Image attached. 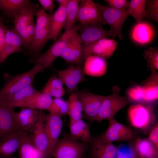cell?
Here are the masks:
<instances>
[{"instance_id": "cell-34", "label": "cell", "mask_w": 158, "mask_h": 158, "mask_svg": "<svg viewBox=\"0 0 158 158\" xmlns=\"http://www.w3.org/2000/svg\"><path fill=\"white\" fill-rule=\"evenodd\" d=\"M30 4V1L28 0H0V8L14 17Z\"/></svg>"}, {"instance_id": "cell-43", "label": "cell", "mask_w": 158, "mask_h": 158, "mask_svg": "<svg viewBox=\"0 0 158 158\" xmlns=\"http://www.w3.org/2000/svg\"><path fill=\"white\" fill-rule=\"evenodd\" d=\"M18 52L13 46L5 44L1 55L0 57V63L3 62L9 56L14 53Z\"/></svg>"}, {"instance_id": "cell-3", "label": "cell", "mask_w": 158, "mask_h": 158, "mask_svg": "<svg viewBox=\"0 0 158 158\" xmlns=\"http://www.w3.org/2000/svg\"><path fill=\"white\" fill-rule=\"evenodd\" d=\"M128 119L133 127L141 129L147 133L155 123L156 116L151 105L141 104L132 105L128 110Z\"/></svg>"}, {"instance_id": "cell-28", "label": "cell", "mask_w": 158, "mask_h": 158, "mask_svg": "<svg viewBox=\"0 0 158 158\" xmlns=\"http://www.w3.org/2000/svg\"><path fill=\"white\" fill-rule=\"evenodd\" d=\"M151 74L142 85L145 102L157 100L158 98V73L157 70L151 71Z\"/></svg>"}, {"instance_id": "cell-42", "label": "cell", "mask_w": 158, "mask_h": 158, "mask_svg": "<svg viewBox=\"0 0 158 158\" xmlns=\"http://www.w3.org/2000/svg\"><path fill=\"white\" fill-rule=\"evenodd\" d=\"M148 139L158 149V122L151 128Z\"/></svg>"}, {"instance_id": "cell-22", "label": "cell", "mask_w": 158, "mask_h": 158, "mask_svg": "<svg viewBox=\"0 0 158 158\" xmlns=\"http://www.w3.org/2000/svg\"><path fill=\"white\" fill-rule=\"evenodd\" d=\"M68 0H58L59 4L57 9L51 15L49 40H55L64 27L66 20V6Z\"/></svg>"}, {"instance_id": "cell-29", "label": "cell", "mask_w": 158, "mask_h": 158, "mask_svg": "<svg viewBox=\"0 0 158 158\" xmlns=\"http://www.w3.org/2000/svg\"><path fill=\"white\" fill-rule=\"evenodd\" d=\"M20 158H44L34 145L29 132H26L18 149Z\"/></svg>"}, {"instance_id": "cell-24", "label": "cell", "mask_w": 158, "mask_h": 158, "mask_svg": "<svg viewBox=\"0 0 158 158\" xmlns=\"http://www.w3.org/2000/svg\"><path fill=\"white\" fill-rule=\"evenodd\" d=\"M41 111L28 108H23L19 111L15 112V119L19 129L24 131H30L36 123Z\"/></svg>"}, {"instance_id": "cell-17", "label": "cell", "mask_w": 158, "mask_h": 158, "mask_svg": "<svg viewBox=\"0 0 158 158\" xmlns=\"http://www.w3.org/2000/svg\"><path fill=\"white\" fill-rule=\"evenodd\" d=\"M78 21L81 25L98 23L103 25L97 3L92 0H80Z\"/></svg>"}, {"instance_id": "cell-44", "label": "cell", "mask_w": 158, "mask_h": 158, "mask_svg": "<svg viewBox=\"0 0 158 158\" xmlns=\"http://www.w3.org/2000/svg\"><path fill=\"white\" fill-rule=\"evenodd\" d=\"M6 28L2 19H0V57L2 55L5 45V32Z\"/></svg>"}, {"instance_id": "cell-7", "label": "cell", "mask_w": 158, "mask_h": 158, "mask_svg": "<svg viewBox=\"0 0 158 158\" xmlns=\"http://www.w3.org/2000/svg\"><path fill=\"white\" fill-rule=\"evenodd\" d=\"M103 25H108L110 30L120 40L123 39L122 30L129 14L127 10L123 11L111 8L108 6L97 3Z\"/></svg>"}, {"instance_id": "cell-14", "label": "cell", "mask_w": 158, "mask_h": 158, "mask_svg": "<svg viewBox=\"0 0 158 158\" xmlns=\"http://www.w3.org/2000/svg\"><path fill=\"white\" fill-rule=\"evenodd\" d=\"M117 45L118 42L115 40L107 38L101 39L89 46L83 47V64L85 57L90 55L104 58L110 57L113 54Z\"/></svg>"}, {"instance_id": "cell-26", "label": "cell", "mask_w": 158, "mask_h": 158, "mask_svg": "<svg viewBox=\"0 0 158 158\" xmlns=\"http://www.w3.org/2000/svg\"><path fill=\"white\" fill-rule=\"evenodd\" d=\"M154 29L149 23L141 22L133 28L131 33L133 40L140 44H145L152 41L154 36Z\"/></svg>"}, {"instance_id": "cell-49", "label": "cell", "mask_w": 158, "mask_h": 158, "mask_svg": "<svg viewBox=\"0 0 158 158\" xmlns=\"http://www.w3.org/2000/svg\"><path fill=\"white\" fill-rule=\"evenodd\" d=\"M81 158H88L87 157H86L85 155L82 157Z\"/></svg>"}, {"instance_id": "cell-50", "label": "cell", "mask_w": 158, "mask_h": 158, "mask_svg": "<svg viewBox=\"0 0 158 158\" xmlns=\"http://www.w3.org/2000/svg\"></svg>"}, {"instance_id": "cell-1", "label": "cell", "mask_w": 158, "mask_h": 158, "mask_svg": "<svg viewBox=\"0 0 158 158\" xmlns=\"http://www.w3.org/2000/svg\"><path fill=\"white\" fill-rule=\"evenodd\" d=\"M89 145L75 140L65 134L59 139L52 151L54 158H81L88 150Z\"/></svg>"}, {"instance_id": "cell-27", "label": "cell", "mask_w": 158, "mask_h": 158, "mask_svg": "<svg viewBox=\"0 0 158 158\" xmlns=\"http://www.w3.org/2000/svg\"><path fill=\"white\" fill-rule=\"evenodd\" d=\"M132 150L138 158H158V149L148 139L138 138Z\"/></svg>"}, {"instance_id": "cell-10", "label": "cell", "mask_w": 158, "mask_h": 158, "mask_svg": "<svg viewBox=\"0 0 158 158\" xmlns=\"http://www.w3.org/2000/svg\"><path fill=\"white\" fill-rule=\"evenodd\" d=\"M53 70L57 73L63 84L66 85L67 91L70 94L77 90V86L79 83L87 81L81 66L71 64L63 70Z\"/></svg>"}, {"instance_id": "cell-5", "label": "cell", "mask_w": 158, "mask_h": 158, "mask_svg": "<svg viewBox=\"0 0 158 158\" xmlns=\"http://www.w3.org/2000/svg\"><path fill=\"white\" fill-rule=\"evenodd\" d=\"M121 88L115 86L112 90V93L105 96L100 108L96 121L100 122L102 120L109 121L114 118L116 114L128 103L127 99L119 95Z\"/></svg>"}, {"instance_id": "cell-36", "label": "cell", "mask_w": 158, "mask_h": 158, "mask_svg": "<svg viewBox=\"0 0 158 158\" xmlns=\"http://www.w3.org/2000/svg\"><path fill=\"white\" fill-rule=\"evenodd\" d=\"M61 117L68 114V105L67 101H65L61 98H54L47 110Z\"/></svg>"}, {"instance_id": "cell-18", "label": "cell", "mask_w": 158, "mask_h": 158, "mask_svg": "<svg viewBox=\"0 0 158 158\" xmlns=\"http://www.w3.org/2000/svg\"><path fill=\"white\" fill-rule=\"evenodd\" d=\"M42 116L49 140V153L51 157L52 151L61 133L63 122L60 117L53 113L48 114L42 113Z\"/></svg>"}, {"instance_id": "cell-39", "label": "cell", "mask_w": 158, "mask_h": 158, "mask_svg": "<svg viewBox=\"0 0 158 158\" xmlns=\"http://www.w3.org/2000/svg\"><path fill=\"white\" fill-rule=\"evenodd\" d=\"M145 17L158 22V0H146Z\"/></svg>"}, {"instance_id": "cell-12", "label": "cell", "mask_w": 158, "mask_h": 158, "mask_svg": "<svg viewBox=\"0 0 158 158\" xmlns=\"http://www.w3.org/2000/svg\"><path fill=\"white\" fill-rule=\"evenodd\" d=\"M36 12L30 4L22 9L14 16V30L21 38L23 46L29 48L30 44L27 32V28L29 23L34 20Z\"/></svg>"}, {"instance_id": "cell-40", "label": "cell", "mask_w": 158, "mask_h": 158, "mask_svg": "<svg viewBox=\"0 0 158 158\" xmlns=\"http://www.w3.org/2000/svg\"><path fill=\"white\" fill-rule=\"evenodd\" d=\"M128 97L130 101L137 102H145V93L142 86L135 85L128 90Z\"/></svg>"}, {"instance_id": "cell-6", "label": "cell", "mask_w": 158, "mask_h": 158, "mask_svg": "<svg viewBox=\"0 0 158 158\" xmlns=\"http://www.w3.org/2000/svg\"><path fill=\"white\" fill-rule=\"evenodd\" d=\"M36 24L34 36L29 50L32 53H38L49 40L51 15L46 13L42 8L36 12Z\"/></svg>"}, {"instance_id": "cell-30", "label": "cell", "mask_w": 158, "mask_h": 158, "mask_svg": "<svg viewBox=\"0 0 158 158\" xmlns=\"http://www.w3.org/2000/svg\"><path fill=\"white\" fill-rule=\"evenodd\" d=\"M63 85L60 79L53 74L41 91L47 93L55 98H61L65 93Z\"/></svg>"}, {"instance_id": "cell-45", "label": "cell", "mask_w": 158, "mask_h": 158, "mask_svg": "<svg viewBox=\"0 0 158 158\" xmlns=\"http://www.w3.org/2000/svg\"><path fill=\"white\" fill-rule=\"evenodd\" d=\"M38 2L42 6V9L51 13L56 5L52 0H39Z\"/></svg>"}, {"instance_id": "cell-41", "label": "cell", "mask_w": 158, "mask_h": 158, "mask_svg": "<svg viewBox=\"0 0 158 158\" xmlns=\"http://www.w3.org/2000/svg\"><path fill=\"white\" fill-rule=\"evenodd\" d=\"M108 6L118 10L124 11L129 7L130 2L127 0H105Z\"/></svg>"}, {"instance_id": "cell-11", "label": "cell", "mask_w": 158, "mask_h": 158, "mask_svg": "<svg viewBox=\"0 0 158 158\" xmlns=\"http://www.w3.org/2000/svg\"><path fill=\"white\" fill-rule=\"evenodd\" d=\"M42 112L41 111L36 123L29 132L32 143L44 158H51L49 151V142L44 127Z\"/></svg>"}, {"instance_id": "cell-20", "label": "cell", "mask_w": 158, "mask_h": 158, "mask_svg": "<svg viewBox=\"0 0 158 158\" xmlns=\"http://www.w3.org/2000/svg\"><path fill=\"white\" fill-rule=\"evenodd\" d=\"M25 132L19 130L0 140V158H12L18 150Z\"/></svg>"}, {"instance_id": "cell-35", "label": "cell", "mask_w": 158, "mask_h": 158, "mask_svg": "<svg viewBox=\"0 0 158 158\" xmlns=\"http://www.w3.org/2000/svg\"><path fill=\"white\" fill-rule=\"evenodd\" d=\"M146 0H131L127 9L129 16L135 18L137 23L141 22L145 17L146 8Z\"/></svg>"}, {"instance_id": "cell-2", "label": "cell", "mask_w": 158, "mask_h": 158, "mask_svg": "<svg viewBox=\"0 0 158 158\" xmlns=\"http://www.w3.org/2000/svg\"><path fill=\"white\" fill-rule=\"evenodd\" d=\"M44 69L40 65L35 64L32 69L24 73L5 76V84L0 90V98L12 94L32 84L36 75Z\"/></svg>"}, {"instance_id": "cell-21", "label": "cell", "mask_w": 158, "mask_h": 158, "mask_svg": "<svg viewBox=\"0 0 158 158\" xmlns=\"http://www.w3.org/2000/svg\"><path fill=\"white\" fill-rule=\"evenodd\" d=\"M38 92L32 84L12 94L0 98V102L14 108H24Z\"/></svg>"}, {"instance_id": "cell-25", "label": "cell", "mask_w": 158, "mask_h": 158, "mask_svg": "<svg viewBox=\"0 0 158 158\" xmlns=\"http://www.w3.org/2000/svg\"><path fill=\"white\" fill-rule=\"evenodd\" d=\"M70 137L73 139L83 143H90L91 136L90 126L82 119L76 121H70L68 124Z\"/></svg>"}, {"instance_id": "cell-37", "label": "cell", "mask_w": 158, "mask_h": 158, "mask_svg": "<svg viewBox=\"0 0 158 158\" xmlns=\"http://www.w3.org/2000/svg\"><path fill=\"white\" fill-rule=\"evenodd\" d=\"M143 56L150 71L158 69V49L156 47H150L144 51Z\"/></svg>"}, {"instance_id": "cell-47", "label": "cell", "mask_w": 158, "mask_h": 158, "mask_svg": "<svg viewBox=\"0 0 158 158\" xmlns=\"http://www.w3.org/2000/svg\"><path fill=\"white\" fill-rule=\"evenodd\" d=\"M130 158H138L137 155L132 150H131V154Z\"/></svg>"}, {"instance_id": "cell-23", "label": "cell", "mask_w": 158, "mask_h": 158, "mask_svg": "<svg viewBox=\"0 0 158 158\" xmlns=\"http://www.w3.org/2000/svg\"><path fill=\"white\" fill-rule=\"evenodd\" d=\"M83 70L84 75L100 77L106 73L107 64L105 58L93 55L86 56L84 60Z\"/></svg>"}, {"instance_id": "cell-33", "label": "cell", "mask_w": 158, "mask_h": 158, "mask_svg": "<svg viewBox=\"0 0 158 158\" xmlns=\"http://www.w3.org/2000/svg\"><path fill=\"white\" fill-rule=\"evenodd\" d=\"M51 96L48 93L39 91L37 94L25 105L28 108L40 110H47L52 101Z\"/></svg>"}, {"instance_id": "cell-15", "label": "cell", "mask_w": 158, "mask_h": 158, "mask_svg": "<svg viewBox=\"0 0 158 158\" xmlns=\"http://www.w3.org/2000/svg\"><path fill=\"white\" fill-rule=\"evenodd\" d=\"M109 126L101 136L103 140L112 143L115 141L130 140L133 136V132L129 127L118 122L114 118L109 121Z\"/></svg>"}, {"instance_id": "cell-8", "label": "cell", "mask_w": 158, "mask_h": 158, "mask_svg": "<svg viewBox=\"0 0 158 158\" xmlns=\"http://www.w3.org/2000/svg\"><path fill=\"white\" fill-rule=\"evenodd\" d=\"M75 92L82 105L83 118L90 122L95 121L105 96L78 90Z\"/></svg>"}, {"instance_id": "cell-48", "label": "cell", "mask_w": 158, "mask_h": 158, "mask_svg": "<svg viewBox=\"0 0 158 158\" xmlns=\"http://www.w3.org/2000/svg\"><path fill=\"white\" fill-rule=\"evenodd\" d=\"M116 158H128V157L123 155H119V153Z\"/></svg>"}, {"instance_id": "cell-9", "label": "cell", "mask_w": 158, "mask_h": 158, "mask_svg": "<svg viewBox=\"0 0 158 158\" xmlns=\"http://www.w3.org/2000/svg\"><path fill=\"white\" fill-rule=\"evenodd\" d=\"M78 30L83 47L89 46L103 38L116 37L110 30H105L100 23L80 25Z\"/></svg>"}, {"instance_id": "cell-4", "label": "cell", "mask_w": 158, "mask_h": 158, "mask_svg": "<svg viewBox=\"0 0 158 158\" xmlns=\"http://www.w3.org/2000/svg\"><path fill=\"white\" fill-rule=\"evenodd\" d=\"M80 26V25L73 26L71 30L65 31L47 51L37 59L30 60V62L40 65L44 69L50 67L55 60L61 56L68 41L74 33L79 30Z\"/></svg>"}, {"instance_id": "cell-13", "label": "cell", "mask_w": 158, "mask_h": 158, "mask_svg": "<svg viewBox=\"0 0 158 158\" xmlns=\"http://www.w3.org/2000/svg\"><path fill=\"white\" fill-rule=\"evenodd\" d=\"M89 144L88 158H116L118 154L117 147L112 143L103 140L99 136L91 137Z\"/></svg>"}, {"instance_id": "cell-46", "label": "cell", "mask_w": 158, "mask_h": 158, "mask_svg": "<svg viewBox=\"0 0 158 158\" xmlns=\"http://www.w3.org/2000/svg\"><path fill=\"white\" fill-rule=\"evenodd\" d=\"M35 30V24L34 20H33L29 23L27 28V32L30 44V46L34 36Z\"/></svg>"}, {"instance_id": "cell-38", "label": "cell", "mask_w": 158, "mask_h": 158, "mask_svg": "<svg viewBox=\"0 0 158 158\" xmlns=\"http://www.w3.org/2000/svg\"><path fill=\"white\" fill-rule=\"evenodd\" d=\"M5 44L11 45L15 47L18 51H21L23 46L22 39L14 30L6 29L5 32Z\"/></svg>"}, {"instance_id": "cell-16", "label": "cell", "mask_w": 158, "mask_h": 158, "mask_svg": "<svg viewBox=\"0 0 158 158\" xmlns=\"http://www.w3.org/2000/svg\"><path fill=\"white\" fill-rule=\"evenodd\" d=\"M78 30L75 31L70 38L61 56L67 63L81 66L83 64V46Z\"/></svg>"}, {"instance_id": "cell-31", "label": "cell", "mask_w": 158, "mask_h": 158, "mask_svg": "<svg viewBox=\"0 0 158 158\" xmlns=\"http://www.w3.org/2000/svg\"><path fill=\"white\" fill-rule=\"evenodd\" d=\"M80 0H68L66 6V20L64 26L65 31L71 30L78 21L79 5Z\"/></svg>"}, {"instance_id": "cell-32", "label": "cell", "mask_w": 158, "mask_h": 158, "mask_svg": "<svg viewBox=\"0 0 158 158\" xmlns=\"http://www.w3.org/2000/svg\"><path fill=\"white\" fill-rule=\"evenodd\" d=\"M68 105V115L70 121H76L82 119L83 108L82 104L75 92L71 94L67 101Z\"/></svg>"}, {"instance_id": "cell-19", "label": "cell", "mask_w": 158, "mask_h": 158, "mask_svg": "<svg viewBox=\"0 0 158 158\" xmlns=\"http://www.w3.org/2000/svg\"><path fill=\"white\" fill-rule=\"evenodd\" d=\"M14 108L0 102V140L10 133L20 130L15 119Z\"/></svg>"}]
</instances>
